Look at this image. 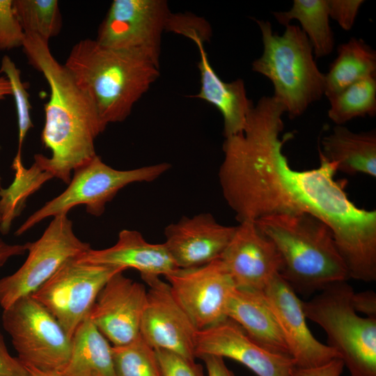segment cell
I'll return each instance as SVG.
<instances>
[{"mask_svg": "<svg viewBox=\"0 0 376 376\" xmlns=\"http://www.w3.org/2000/svg\"><path fill=\"white\" fill-rule=\"evenodd\" d=\"M283 105L263 96L241 133L225 138L219 171L223 196L239 223L276 214L313 215L331 230L350 277L376 279V211L358 207L336 180L337 165L320 153L319 167L293 169L283 152L292 137L284 129Z\"/></svg>", "mask_w": 376, "mask_h": 376, "instance_id": "obj_1", "label": "cell"}, {"mask_svg": "<svg viewBox=\"0 0 376 376\" xmlns=\"http://www.w3.org/2000/svg\"><path fill=\"white\" fill-rule=\"evenodd\" d=\"M22 48L29 63L43 75L50 89L41 140L52 155L47 157L40 154L41 160L54 178L68 185L72 171L97 155L95 140L107 125L64 64L52 55L49 42L26 34Z\"/></svg>", "mask_w": 376, "mask_h": 376, "instance_id": "obj_2", "label": "cell"}, {"mask_svg": "<svg viewBox=\"0 0 376 376\" xmlns=\"http://www.w3.org/2000/svg\"><path fill=\"white\" fill-rule=\"evenodd\" d=\"M64 65L107 125L125 120L159 76V67L146 56L91 39L77 42Z\"/></svg>", "mask_w": 376, "mask_h": 376, "instance_id": "obj_3", "label": "cell"}, {"mask_svg": "<svg viewBox=\"0 0 376 376\" xmlns=\"http://www.w3.org/2000/svg\"><path fill=\"white\" fill-rule=\"evenodd\" d=\"M253 222L275 245L282 261L279 274L296 292L308 295L350 279L331 228L318 218L276 214Z\"/></svg>", "mask_w": 376, "mask_h": 376, "instance_id": "obj_4", "label": "cell"}, {"mask_svg": "<svg viewBox=\"0 0 376 376\" xmlns=\"http://www.w3.org/2000/svg\"><path fill=\"white\" fill-rule=\"evenodd\" d=\"M263 52L252 70L272 82V95L291 119L302 115L324 93V74L315 61L311 45L301 28L288 24L282 35L273 31L269 21L256 19Z\"/></svg>", "mask_w": 376, "mask_h": 376, "instance_id": "obj_5", "label": "cell"}, {"mask_svg": "<svg viewBox=\"0 0 376 376\" xmlns=\"http://www.w3.org/2000/svg\"><path fill=\"white\" fill-rule=\"evenodd\" d=\"M353 294L347 281L333 283L302 301L304 311L325 331L327 345L339 354L351 376H376V318L357 314Z\"/></svg>", "mask_w": 376, "mask_h": 376, "instance_id": "obj_6", "label": "cell"}, {"mask_svg": "<svg viewBox=\"0 0 376 376\" xmlns=\"http://www.w3.org/2000/svg\"><path fill=\"white\" fill-rule=\"evenodd\" d=\"M171 167L167 162L131 170H117L103 162L98 155L74 171L66 189L36 211L16 230L19 236L49 217L67 214L72 207L84 205L86 212L101 216L107 203L125 186L155 180Z\"/></svg>", "mask_w": 376, "mask_h": 376, "instance_id": "obj_7", "label": "cell"}, {"mask_svg": "<svg viewBox=\"0 0 376 376\" xmlns=\"http://www.w3.org/2000/svg\"><path fill=\"white\" fill-rule=\"evenodd\" d=\"M2 325L17 358L26 368L61 373L71 352V338L54 316L31 295L3 309Z\"/></svg>", "mask_w": 376, "mask_h": 376, "instance_id": "obj_8", "label": "cell"}, {"mask_svg": "<svg viewBox=\"0 0 376 376\" xmlns=\"http://www.w3.org/2000/svg\"><path fill=\"white\" fill-rule=\"evenodd\" d=\"M27 245L28 256L23 265L13 274L0 279L3 309L32 295L66 261L91 249L76 236L67 214L54 217L42 236Z\"/></svg>", "mask_w": 376, "mask_h": 376, "instance_id": "obj_9", "label": "cell"}, {"mask_svg": "<svg viewBox=\"0 0 376 376\" xmlns=\"http://www.w3.org/2000/svg\"><path fill=\"white\" fill-rule=\"evenodd\" d=\"M124 271L72 258L31 295L54 316L72 338L89 315L102 288L114 274Z\"/></svg>", "mask_w": 376, "mask_h": 376, "instance_id": "obj_10", "label": "cell"}, {"mask_svg": "<svg viewBox=\"0 0 376 376\" xmlns=\"http://www.w3.org/2000/svg\"><path fill=\"white\" fill-rule=\"evenodd\" d=\"M171 14L164 0H113L95 40L105 47L138 52L159 67L162 36Z\"/></svg>", "mask_w": 376, "mask_h": 376, "instance_id": "obj_11", "label": "cell"}, {"mask_svg": "<svg viewBox=\"0 0 376 376\" xmlns=\"http://www.w3.org/2000/svg\"><path fill=\"white\" fill-rule=\"evenodd\" d=\"M171 292L198 330L226 318L234 282L220 258L164 276Z\"/></svg>", "mask_w": 376, "mask_h": 376, "instance_id": "obj_12", "label": "cell"}, {"mask_svg": "<svg viewBox=\"0 0 376 376\" xmlns=\"http://www.w3.org/2000/svg\"><path fill=\"white\" fill-rule=\"evenodd\" d=\"M148 285L140 336L155 350L195 360L198 330L173 297L167 282L157 276H141Z\"/></svg>", "mask_w": 376, "mask_h": 376, "instance_id": "obj_13", "label": "cell"}, {"mask_svg": "<svg viewBox=\"0 0 376 376\" xmlns=\"http://www.w3.org/2000/svg\"><path fill=\"white\" fill-rule=\"evenodd\" d=\"M114 274L99 292L88 318L112 343L125 345L140 335L147 296L146 286L123 275Z\"/></svg>", "mask_w": 376, "mask_h": 376, "instance_id": "obj_14", "label": "cell"}, {"mask_svg": "<svg viewBox=\"0 0 376 376\" xmlns=\"http://www.w3.org/2000/svg\"><path fill=\"white\" fill-rule=\"evenodd\" d=\"M206 354L231 359L258 376H290L291 369L295 366L290 357L267 350L228 318L198 330L195 357Z\"/></svg>", "mask_w": 376, "mask_h": 376, "instance_id": "obj_15", "label": "cell"}, {"mask_svg": "<svg viewBox=\"0 0 376 376\" xmlns=\"http://www.w3.org/2000/svg\"><path fill=\"white\" fill-rule=\"evenodd\" d=\"M263 292L276 315L295 366L317 367L340 359L334 349L313 336L306 324L303 301L279 274L269 281Z\"/></svg>", "mask_w": 376, "mask_h": 376, "instance_id": "obj_16", "label": "cell"}, {"mask_svg": "<svg viewBox=\"0 0 376 376\" xmlns=\"http://www.w3.org/2000/svg\"><path fill=\"white\" fill-rule=\"evenodd\" d=\"M220 259L235 287L241 289L263 291L282 267L274 243L250 221L237 226Z\"/></svg>", "mask_w": 376, "mask_h": 376, "instance_id": "obj_17", "label": "cell"}, {"mask_svg": "<svg viewBox=\"0 0 376 376\" xmlns=\"http://www.w3.org/2000/svg\"><path fill=\"white\" fill-rule=\"evenodd\" d=\"M236 228L219 224L210 213L183 217L165 227L164 243L178 268L195 267L220 258Z\"/></svg>", "mask_w": 376, "mask_h": 376, "instance_id": "obj_18", "label": "cell"}, {"mask_svg": "<svg viewBox=\"0 0 376 376\" xmlns=\"http://www.w3.org/2000/svg\"><path fill=\"white\" fill-rule=\"evenodd\" d=\"M77 258L84 263L125 270L133 268L141 276H164L178 269L164 243H150L139 231L128 229L120 231L113 246L100 250L90 249Z\"/></svg>", "mask_w": 376, "mask_h": 376, "instance_id": "obj_19", "label": "cell"}, {"mask_svg": "<svg viewBox=\"0 0 376 376\" xmlns=\"http://www.w3.org/2000/svg\"><path fill=\"white\" fill-rule=\"evenodd\" d=\"M189 39L194 42L200 54L198 68L201 88L194 97L214 106L221 112L225 138L241 133L254 107L252 100L247 96L244 81L241 79L230 82L223 81L209 61L204 48L205 41L198 34Z\"/></svg>", "mask_w": 376, "mask_h": 376, "instance_id": "obj_20", "label": "cell"}, {"mask_svg": "<svg viewBox=\"0 0 376 376\" xmlns=\"http://www.w3.org/2000/svg\"><path fill=\"white\" fill-rule=\"evenodd\" d=\"M226 315L267 350L290 357L283 334L263 291L235 288L229 298Z\"/></svg>", "mask_w": 376, "mask_h": 376, "instance_id": "obj_21", "label": "cell"}, {"mask_svg": "<svg viewBox=\"0 0 376 376\" xmlns=\"http://www.w3.org/2000/svg\"><path fill=\"white\" fill-rule=\"evenodd\" d=\"M321 153L334 162L337 171L349 175L364 173L376 176V132H354L343 125H336L332 132L321 141Z\"/></svg>", "mask_w": 376, "mask_h": 376, "instance_id": "obj_22", "label": "cell"}, {"mask_svg": "<svg viewBox=\"0 0 376 376\" xmlns=\"http://www.w3.org/2000/svg\"><path fill=\"white\" fill-rule=\"evenodd\" d=\"M68 362L62 376H116L112 345L88 317L71 338Z\"/></svg>", "mask_w": 376, "mask_h": 376, "instance_id": "obj_23", "label": "cell"}, {"mask_svg": "<svg viewBox=\"0 0 376 376\" xmlns=\"http://www.w3.org/2000/svg\"><path fill=\"white\" fill-rule=\"evenodd\" d=\"M337 56L324 74V93L328 100L356 81L376 75V52L362 39L352 38L341 44Z\"/></svg>", "mask_w": 376, "mask_h": 376, "instance_id": "obj_24", "label": "cell"}, {"mask_svg": "<svg viewBox=\"0 0 376 376\" xmlns=\"http://www.w3.org/2000/svg\"><path fill=\"white\" fill-rule=\"evenodd\" d=\"M15 178L7 188L0 187V232L6 235L13 221L20 215L27 198L42 185L54 178L43 164L40 154L34 155V162L26 169L21 155H15L12 164Z\"/></svg>", "mask_w": 376, "mask_h": 376, "instance_id": "obj_25", "label": "cell"}, {"mask_svg": "<svg viewBox=\"0 0 376 376\" xmlns=\"http://www.w3.org/2000/svg\"><path fill=\"white\" fill-rule=\"evenodd\" d=\"M276 20L283 26L297 19L308 38L315 58L330 54L334 37L329 24L327 0H294L292 8L284 12H274Z\"/></svg>", "mask_w": 376, "mask_h": 376, "instance_id": "obj_26", "label": "cell"}, {"mask_svg": "<svg viewBox=\"0 0 376 376\" xmlns=\"http://www.w3.org/2000/svg\"><path fill=\"white\" fill-rule=\"evenodd\" d=\"M329 118L336 124L376 114V75L364 77L328 100Z\"/></svg>", "mask_w": 376, "mask_h": 376, "instance_id": "obj_27", "label": "cell"}, {"mask_svg": "<svg viewBox=\"0 0 376 376\" xmlns=\"http://www.w3.org/2000/svg\"><path fill=\"white\" fill-rule=\"evenodd\" d=\"M13 8L25 34L36 35L49 42L62 27L56 0H13Z\"/></svg>", "mask_w": 376, "mask_h": 376, "instance_id": "obj_28", "label": "cell"}, {"mask_svg": "<svg viewBox=\"0 0 376 376\" xmlns=\"http://www.w3.org/2000/svg\"><path fill=\"white\" fill-rule=\"evenodd\" d=\"M116 376H162L155 350L139 335L123 345L113 346Z\"/></svg>", "mask_w": 376, "mask_h": 376, "instance_id": "obj_29", "label": "cell"}, {"mask_svg": "<svg viewBox=\"0 0 376 376\" xmlns=\"http://www.w3.org/2000/svg\"><path fill=\"white\" fill-rule=\"evenodd\" d=\"M0 73L4 75L11 86L18 126V149L16 155H21L23 142L27 132L33 127L29 93L22 82L20 70L8 56H4L1 59Z\"/></svg>", "mask_w": 376, "mask_h": 376, "instance_id": "obj_30", "label": "cell"}, {"mask_svg": "<svg viewBox=\"0 0 376 376\" xmlns=\"http://www.w3.org/2000/svg\"><path fill=\"white\" fill-rule=\"evenodd\" d=\"M25 38L13 8V0H0V50L22 47Z\"/></svg>", "mask_w": 376, "mask_h": 376, "instance_id": "obj_31", "label": "cell"}, {"mask_svg": "<svg viewBox=\"0 0 376 376\" xmlns=\"http://www.w3.org/2000/svg\"><path fill=\"white\" fill-rule=\"evenodd\" d=\"M155 352L162 376H204L202 366L195 360L164 350Z\"/></svg>", "mask_w": 376, "mask_h": 376, "instance_id": "obj_32", "label": "cell"}, {"mask_svg": "<svg viewBox=\"0 0 376 376\" xmlns=\"http://www.w3.org/2000/svg\"><path fill=\"white\" fill-rule=\"evenodd\" d=\"M166 31L182 35L189 38L198 34L204 41H208L211 37L210 24L205 19L190 14L171 13Z\"/></svg>", "mask_w": 376, "mask_h": 376, "instance_id": "obj_33", "label": "cell"}, {"mask_svg": "<svg viewBox=\"0 0 376 376\" xmlns=\"http://www.w3.org/2000/svg\"><path fill=\"white\" fill-rule=\"evenodd\" d=\"M329 17L345 31H350L363 0H327Z\"/></svg>", "mask_w": 376, "mask_h": 376, "instance_id": "obj_34", "label": "cell"}, {"mask_svg": "<svg viewBox=\"0 0 376 376\" xmlns=\"http://www.w3.org/2000/svg\"><path fill=\"white\" fill-rule=\"evenodd\" d=\"M0 376H29L27 368L8 352L0 333Z\"/></svg>", "mask_w": 376, "mask_h": 376, "instance_id": "obj_35", "label": "cell"}, {"mask_svg": "<svg viewBox=\"0 0 376 376\" xmlns=\"http://www.w3.org/2000/svg\"><path fill=\"white\" fill-rule=\"evenodd\" d=\"M340 359H334L322 366L313 368L293 366L290 376H340L344 368Z\"/></svg>", "mask_w": 376, "mask_h": 376, "instance_id": "obj_36", "label": "cell"}, {"mask_svg": "<svg viewBox=\"0 0 376 376\" xmlns=\"http://www.w3.org/2000/svg\"><path fill=\"white\" fill-rule=\"evenodd\" d=\"M352 304L356 312L362 313L368 318H376V294L374 291L354 292Z\"/></svg>", "mask_w": 376, "mask_h": 376, "instance_id": "obj_37", "label": "cell"}, {"mask_svg": "<svg viewBox=\"0 0 376 376\" xmlns=\"http://www.w3.org/2000/svg\"><path fill=\"white\" fill-rule=\"evenodd\" d=\"M198 358L204 361L207 376H235L226 366L224 358L212 354L203 355Z\"/></svg>", "mask_w": 376, "mask_h": 376, "instance_id": "obj_38", "label": "cell"}, {"mask_svg": "<svg viewBox=\"0 0 376 376\" xmlns=\"http://www.w3.org/2000/svg\"><path fill=\"white\" fill-rule=\"evenodd\" d=\"M27 242L23 244H8L0 238V267L11 258L22 256L27 252Z\"/></svg>", "mask_w": 376, "mask_h": 376, "instance_id": "obj_39", "label": "cell"}, {"mask_svg": "<svg viewBox=\"0 0 376 376\" xmlns=\"http://www.w3.org/2000/svg\"><path fill=\"white\" fill-rule=\"evenodd\" d=\"M12 95V89L9 81L5 76H0V100Z\"/></svg>", "mask_w": 376, "mask_h": 376, "instance_id": "obj_40", "label": "cell"}, {"mask_svg": "<svg viewBox=\"0 0 376 376\" xmlns=\"http://www.w3.org/2000/svg\"><path fill=\"white\" fill-rule=\"evenodd\" d=\"M26 368L29 373V376H62L59 373L56 372L42 371L33 368Z\"/></svg>", "mask_w": 376, "mask_h": 376, "instance_id": "obj_41", "label": "cell"}]
</instances>
